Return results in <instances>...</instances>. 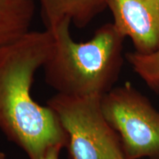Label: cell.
I'll return each mask as SVG.
<instances>
[{
	"label": "cell",
	"mask_w": 159,
	"mask_h": 159,
	"mask_svg": "<svg viewBox=\"0 0 159 159\" xmlns=\"http://www.w3.org/2000/svg\"><path fill=\"white\" fill-rule=\"evenodd\" d=\"M53 44V35L46 29L30 30L0 49V130L30 159H41L51 148L67 145V136L55 113L31 95L35 75Z\"/></svg>",
	"instance_id": "1"
},
{
	"label": "cell",
	"mask_w": 159,
	"mask_h": 159,
	"mask_svg": "<svg viewBox=\"0 0 159 159\" xmlns=\"http://www.w3.org/2000/svg\"><path fill=\"white\" fill-rule=\"evenodd\" d=\"M71 25L63 21L47 29L54 44L43 66L46 83L58 94L103 96L114 88L122 70L125 38L114 23H108L90 40L77 42Z\"/></svg>",
	"instance_id": "2"
},
{
	"label": "cell",
	"mask_w": 159,
	"mask_h": 159,
	"mask_svg": "<svg viewBox=\"0 0 159 159\" xmlns=\"http://www.w3.org/2000/svg\"><path fill=\"white\" fill-rule=\"evenodd\" d=\"M102 97L57 93L47 101L67 136L70 159H125L120 139L103 114Z\"/></svg>",
	"instance_id": "3"
},
{
	"label": "cell",
	"mask_w": 159,
	"mask_h": 159,
	"mask_svg": "<svg viewBox=\"0 0 159 159\" xmlns=\"http://www.w3.org/2000/svg\"><path fill=\"white\" fill-rule=\"evenodd\" d=\"M101 107L125 159H159V111L148 97L126 83L103 95Z\"/></svg>",
	"instance_id": "4"
},
{
	"label": "cell",
	"mask_w": 159,
	"mask_h": 159,
	"mask_svg": "<svg viewBox=\"0 0 159 159\" xmlns=\"http://www.w3.org/2000/svg\"><path fill=\"white\" fill-rule=\"evenodd\" d=\"M114 25L129 38L135 52L150 55L159 49V0H109Z\"/></svg>",
	"instance_id": "5"
},
{
	"label": "cell",
	"mask_w": 159,
	"mask_h": 159,
	"mask_svg": "<svg viewBox=\"0 0 159 159\" xmlns=\"http://www.w3.org/2000/svg\"><path fill=\"white\" fill-rule=\"evenodd\" d=\"M47 29L63 21L84 27L108 7L109 0H38Z\"/></svg>",
	"instance_id": "6"
},
{
	"label": "cell",
	"mask_w": 159,
	"mask_h": 159,
	"mask_svg": "<svg viewBox=\"0 0 159 159\" xmlns=\"http://www.w3.org/2000/svg\"><path fill=\"white\" fill-rule=\"evenodd\" d=\"M36 0H0V49L29 33Z\"/></svg>",
	"instance_id": "7"
},
{
	"label": "cell",
	"mask_w": 159,
	"mask_h": 159,
	"mask_svg": "<svg viewBox=\"0 0 159 159\" xmlns=\"http://www.w3.org/2000/svg\"><path fill=\"white\" fill-rule=\"evenodd\" d=\"M125 57L150 90L159 95V49L150 55L131 52L127 53Z\"/></svg>",
	"instance_id": "8"
},
{
	"label": "cell",
	"mask_w": 159,
	"mask_h": 159,
	"mask_svg": "<svg viewBox=\"0 0 159 159\" xmlns=\"http://www.w3.org/2000/svg\"><path fill=\"white\" fill-rule=\"evenodd\" d=\"M62 148H63L60 146L51 148L45 152V154L43 155L41 159H60V152H61V150H62Z\"/></svg>",
	"instance_id": "9"
},
{
	"label": "cell",
	"mask_w": 159,
	"mask_h": 159,
	"mask_svg": "<svg viewBox=\"0 0 159 159\" xmlns=\"http://www.w3.org/2000/svg\"><path fill=\"white\" fill-rule=\"evenodd\" d=\"M0 159H5L4 158V155L2 154L1 152H0Z\"/></svg>",
	"instance_id": "10"
}]
</instances>
